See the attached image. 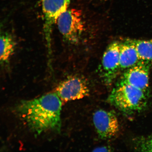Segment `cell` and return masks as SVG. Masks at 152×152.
Wrapping results in <instances>:
<instances>
[{
	"mask_svg": "<svg viewBox=\"0 0 152 152\" xmlns=\"http://www.w3.org/2000/svg\"><path fill=\"white\" fill-rule=\"evenodd\" d=\"M120 43L115 41L110 44L102 56L100 74L104 83L107 85L113 82L121 70L119 65Z\"/></svg>",
	"mask_w": 152,
	"mask_h": 152,
	"instance_id": "obj_7",
	"label": "cell"
},
{
	"mask_svg": "<svg viewBox=\"0 0 152 152\" xmlns=\"http://www.w3.org/2000/svg\"><path fill=\"white\" fill-rule=\"evenodd\" d=\"M145 96L143 91L120 81L112 91L108 100L121 111L130 114L143 109L146 104Z\"/></svg>",
	"mask_w": 152,
	"mask_h": 152,
	"instance_id": "obj_2",
	"label": "cell"
},
{
	"mask_svg": "<svg viewBox=\"0 0 152 152\" xmlns=\"http://www.w3.org/2000/svg\"><path fill=\"white\" fill-rule=\"evenodd\" d=\"M140 60L134 40L127 39L120 43L119 65L121 70H126Z\"/></svg>",
	"mask_w": 152,
	"mask_h": 152,
	"instance_id": "obj_9",
	"label": "cell"
},
{
	"mask_svg": "<svg viewBox=\"0 0 152 152\" xmlns=\"http://www.w3.org/2000/svg\"><path fill=\"white\" fill-rule=\"evenodd\" d=\"M109 149L106 147L98 148L95 149L94 151H109Z\"/></svg>",
	"mask_w": 152,
	"mask_h": 152,
	"instance_id": "obj_13",
	"label": "cell"
},
{
	"mask_svg": "<svg viewBox=\"0 0 152 152\" xmlns=\"http://www.w3.org/2000/svg\"><path fill=\"white\" fill-rule=\"evenodd\" d=\"M71 0H41L44 23L43 29L48 54L52 53V35L53 26L62 13L68 9Z\"/></svg>",
	"mask_w": 152,
	"mask_h": 152,
	"instance_id": "obj_4",
	"label": "cell"
},
{
	"mask_svg": "<svg viewBox=\"0 0 152 152\" xmlns=\"http://www.w3.org/2000/svg\"><path fill=\"white\" fill-rule=\"evenodd\" d=\"M138 141L137 149L142 151L152 152V137Z\"/></svg>",
	"mask_w": 152,
	"mask_h": 152,
	"instance_id": "obj_12",
	"label": "cell"
},
{
	"mask_svg": "<svg viewBox=\"0 0 152 152\" xmlns=\"http://www.w3.org/2000/svg\"><path fill=\"white\" fill-rule=\"evenodd\" d=\"M100 1H107V0H100Z\"/></svg>",
	"mask_w": 152,
	"mask_h": 152,
	"instance_id": "obj_14",
	"label": "cell"
},
{
	"mask_svg": "<svg viewBox=\"0 0 152 152\" xmlns=\"http://www.w3.org/2000/svg\"><path fill=\"white\" fill-rule=\"evenodd\" d=\"M93 121L99 137L102 140H109L118 134L119 123L115 112L102 109L94 114Z\"/></svg>",
	"mask_w": 152,
	"mask_h": 152,
	"instance_id": "obj_5",
	"label": "cell"
},
{
	"mask_svg": "<svg viewBox=\"0 0 152 152\" xmlns=\"http://www.w3.org/2000/svg\"><path fill=\"white\" fill-rule=\"evenodd\" d=\"M61 100L56 93H50L33 99L23 100L16 111L28 129L36 134L59 132L61 126Z\"/></svg>",
	"mask_w": 152,
	"mask_h": 152,
	"instance_id": "obj_1",
	"label": "cell"
},
{
	"mask_svg": "<svg viewBox=\"0 0 152 152\" xmlns=\"http://www.w3.org/2000/svg\"><path fill=\"white\" fill-rule=\"evenodd\" d=\"M15 46L14 40L10 34L7 33L1 34L0 60L1 65L8 64L14 54Z\"/></svg>",
	"mask_w": 152,
	"mask_h": 152,
	"instance_id": "obj_10",
	"label": "cell"
},
{
	"mask_svg": "<svg viewBox=\"0 0 152 152\" xmlns=\"http://www.w3.org/2000/svg\"><path fill=\"white\" fill-rule=\"evenodd\" d=\"M56 23L60 33L66 41L73 44L79 42L85 28L81 11L68 9L59 17Z\"/></svg>",
	"mask_w": 152,
	"mask_h": 152,
	"instance_id": "obj_3",
	"label": "cell"
},
{
	"mask_svg": "<svg viewBox=\"0 0 152 152\" xmlns=\"http://www.w3.org/2000/svg\"><path fill=\"white\" fill-rule=\"evenodd\" d=\"M90 90L86 81L82 78L72 77L64 80L57 87L56 93L64 101L80 99L88 96Z\"/></svg>",
	"mask_w": 152,
	"mask_h": 152,
	"instance_id": "obj_6",
	"label": "cell"
},
{
	"mask_svg": "<svg viewBox=\"0 0 152 152\" xmlns=\"http://www.w3.org/2000/svg\"><path fill=\"white\" fill-rule=\"evenodd\" d=\"M140 60L152 61V39L149 40H134Z\"/></svg>",
	"mask_w": 152,
	"mask_h": 152,
	"instance_id": "obj_11",
	"label": "cell"
},
{
	"mask_svg": "<svg viewBox=\"0 0 152 152\" xmlns=\"http://www.w3.org/2000/svg\"><path fill=\"white\" fill-rule=\"evenodd\" d=\"M150 62L140 60L136 65L125 70L120 81L132 85L146 93L149 87Z\"/></svg>",
	"mask_w": 152,
	"mask_h": 152,
	"instance_id": "obj_8",
	"label": "cell"
}]
</instances>
